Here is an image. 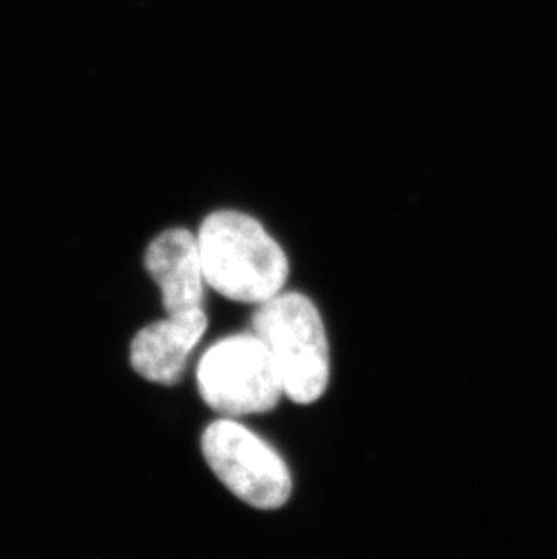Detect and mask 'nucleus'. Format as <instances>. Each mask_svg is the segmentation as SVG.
<instances>
[{"label": "nucleus", "mask_w": 557, "mask_h": 559, "mask_svg": "<svg viewBox=\"0 0 557 559\" xmlns=\"http://www.w3.org/2000/svg\"><path fill=\"white\" fill-rule=\"evenodd\" d=\"M205 281L226 299L269 301L283 290L288 259L261 223L241 212H214L198 236Z\"/></svg>", "instance_id": "1"}, {"label": "nucleus", "mask_w": 557, "mask_h": 559, "mask_svg": "<svg viewBox=\"0 0 557 559\" xmlns=\"http://www.w3.org/2000/svg\"><path fill=\"white\" fill-rule=\"evenodd\" d=\"M253 335L269 348L283 391L297 404H311L327 391L330 348L316 305L300 294H277L252 317Z\"/></svg>", "instance_id": "2"}, {"label": "nucleus", "mask_w": 557, "mask_h": 559, "mask_svg": "<svg viewBox=\"0 0 557 559\" xmlns=\"http://www.w3.org/2000/svg\"><path fill=\"white\" fill-rule=\"evenodd\" d=\"M203 401L228 417L266 413L283 395V380L258 335H237L214 344L198 368Z\"/></svg>", "instance_id": "3"}, {"label": "nucleus", "mask_w": 557, "mask_h": 559, "mask_svg": "<svg viewBox=\"0 0 557 559\" xmlns=\"http://www.w3.org/2000/svg\"><path fill=\"white\" fill-rule=\"evenodd\" d=\"M201 449L217 478L248 506L272 511L288 501V467L250 429L232 420H217L205 429Z\"/></svg>", "instance_id": "4"}, {"label": "nucleus", "mask_w": 557, "mask_h": 559, "mask_svg": "<svg viewBox=\"0 0 557 559\" xmlns=\"http://www.w3.org/2000/svg\"><path fill=\"white\" fill-rule=\"evenodd\" d=\"M145 266L159 290L168 316H187L203 310V264L198 239L183 228L167 230L154 239Z\"/></svg>", "instance_id": "5"}, {"label": "nucleus", "mask_w": 557, "mask_h": 559, "mask_svg": "<svg viewBox=\"0 0 557 559\" xmlns=\"http://www.w3.org/2000/svg\"><path fill=\"white\" fill-rule=\"evenodd\" d=\"M205 311L168 316L143 328L131 344V365L143 379L176 384L183 374L187 357L206 330Z\"/></svg>", "instance_id": "6"}]
</instances>
